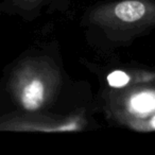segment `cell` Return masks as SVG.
I'll list each match as a JSON object with an SVG mask.
<instances>
[{"label": "cell", "mask_w": 155, "mask_h": 155, "mask_svg": "<svg viewBox=\"0 0 155 155\" xmlns=\"http://www.w3.org/2000/svg\"><path fill=\"white\" fill-rule=\"evenodd\" d=\"M60 86V73L43 58L24 62L12 75L11 91L25 110L35 112L46 107Z\"/></svg>", "instance_id": "cell-1"}, {"label": "cell", "mask_w": 155, "mask_h": 155, "mask_svg": "<svg viewBox=\"0 0 155 155\" xmlns=\"http://www.w3.org/2000/svg\"><path fill=\"white\" fill-rule=\"evenodd\" d=\"M91 21L108 33L130 35L155 26V1L121 0L97 8Z\"/></svg>", "instance_id": "cell-2"}, {"label": "cell", "mask_w": 155, "mask_h": 155, "mask_svg": "<svg viewBox=\"0 0 155 155\" xmlns=\"http://www.w3.org/2000/svg\"><path fill=\"white\" fill-rule=\"evenodd\" d=\"M125 110L134 119H150L155 115V91L141 89L132 93L125 100Z\"/></svg>", "instance_id": "cell-3"}, {"label": "cell", "mask_w": 155, "mask_h": 155, "mask_svg": "<svg viewBox=\"0 0 155 155\" xmlns=\"http://www.w3.org/2000/svg\"><path fill=\"white\" fill-rule=\"evenodd\" d=\"M107 82L112 87L121 88L127 85L130 82V77L122 70H115L107 77Z\"/></svg>", "instance_id": "cell-4"}, {"label": "cell", "mask_w": 155, "mask_h": 155, "mask_svg": "<svg viewBox=\"0 0 155 155\" xmlns=\"http://www.w3.org/2000/svg\"><path fill=\"white\" fill-rule=\"evenodd\" d=\"M43 0H17V3L25 8H32L34 5H37Z\"/></svg>", "instance_id": "cell-5"}]
</instances>
